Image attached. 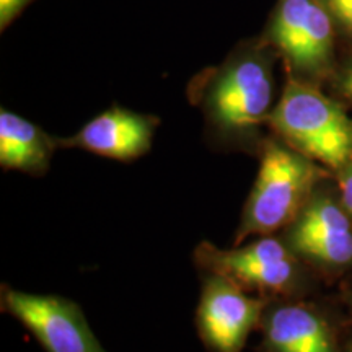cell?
Returning a JSON list of instances; mask_svg holds the SVG:
<instances>
[{
	"instance_id": "obj_1",
	"label": "cell",
	"mask_w": 352,
	"mask_h": 352,
	"mask_svg": "<svg viewBox=\"0 0 352 352\" xmlns=\"http://www.w3.org/2000/svg\"><path fill=\"white\" fill-rule=\"evenodd\" d=\"M277 52L261 34L243 39L212 67L188 83V100L204 120L206 140L215 151L258 155L274 109Z\"/></svg>"
},
{
	"instance_id": "obj_2",
	"label": "cell",
	"mask_w": 352,
	"mask_h": 352,
	"mask_svg": "<svg viewBox=\"0 0 352 352\" xmlns=\"http://www.w3.org/2000/svg\"><path fill=\"white\" fill-rule=\"evenodd\" d=\"M258 158V176L241 212L235 246L250 236L274 235L277 230H284L327 178L318 162L276 135H267Z\"/></svg>"
},
{
	"instance_id": "obj_3",
	"label": "cell",
	"mask_w": 352,
	"mask_h": 352,
	"mask_svg": "<svg viewBox=\"0 0 352 352\" xmlns=\"http://www.w3.org/2000/svg\"><path fill=\"white\" fill-rule=\"evenodd\" d=\"M267 127L277 139L334 173L352 158V120L315 83L289 77Z\"/></svg>"
},
{
	"instance_id": "obj_4",
	"label": "cell",
	"mask_w": 352,
	"mask_h": 352,
	"mask_svg": "<svg viewBox=\"0 0 352 352\" xmlns=\"http://www.w3.org/2000/svg\"><path fill=\"white\" fill-rule=\"evenodd\" d=\"M336 30L321 0H277L261 36L283 57L289 77L318 85L336 70Z\"/></svg>"
},
{
	"instance_id": "obj_5",
	"label": "cell",
	"mask_w": 352,
	"mask_h": 352,
	"mask_svg": "<svg viewBox=\"0 0 352 352\" xmlns=\"http://www.w3.org/2000/svg\"><path fill=\"white\" fill-rule=\"evenodd\" d=\"M195 261L201 272H217L248 292L267 298L296 297L305 285L303 261L284 239L274 235L228 250L201 241L195 250Z\"/></svg>"
},
{
	"instance_id": "obj_6",
	"label": "cell",
	"mask_w": 352,
	"mask_h": 352,
	"mask_svg": "<svg viewBox=\"0 0 352 352\" xmlns=\"http://www.w3.org/2000/svg\"><path fill=\"white\" fill-rule=\"evenodd\" d=\"M283 239L302 259L324 272H344L352 267V217L342 204L338 186L324 179L297 217L284 228Z\"/></svg>"
},
{
	"instance_id": "obj_7",
	"label": "cell",
	"mask_w": 352,
	"mask_h": 352,
	"mask_svg": "<svg viewBox=\"0 0 352 352\" xmlns=\"http://www.w3.org/2000/svg\"><path fill=\"white\" fill-rule=\"evenodd\" d=\"M196 327L210 352H241L253 329H259L271 298L253 296L228 277L202 272Z\"/></svg>"
},
{
	"instance_id": "obj_8",
	"label": "cell",
	"mask_w": 352,
	"mask_h": 352,
	"mask_svg": "<svg viewBox=\"0 0 352 352\" xmlns=\"http://www.w3.org/2000/svg\"><path fill=\"white\" fill-rule=\"evenodd\" d=\"M0 307L33 334L46 352H108L91 331L82 308L60 296H43L3 284Z\"/></svg>"
},
{
	"instance_id": "obj_9",
	"label": "cell",
	"mask_w": 352,
	"mask_h": 352,
	"mask_svg": "<svg viewBox=\"0 0 352 352\" xmlns=\"http://www.w3.org/2000/svg\"><path fill=\"white\" fill-rule=\"evenodd\" d=\"M160 118L111 107L69 138H56L59 148H82L116 162H132L152 148Z\"/></svg>"
},
{
	"instance_id": "obj_10",
	"label": "cell",
	"mask_w": 352,
	"mask_h": 352,
	"mask_svg": "<svg viewBox=\"0 0 352 352\" xmlns=\"http://www.w3.org/2000/svg\"><path fill=\"white\" fill-rule=\"evenodd\" d=\"M259 331L263 352H347L328 316L292 297L271 298Z\"/></svg>"
},
{
	"instance_id": "obj_11",
	"label": "cell",
	"mask_w": 352,
	"mask_h": 352,
	"mask_svg": "<svg viewBox=\"0 0 352 352\" xmlns=\"http://www.w3.org/2000/svg\"><path fill=\"white\" fill-rule=\"evenodd\" d=\"M56 148H59L56 135L47 134L20 114L2 108L0 165L3 170H19L32 176L46 175Z\"/></svg>"
},
{
	"instance_id": "obj_12",
	"label": "cell",
	"mask_w": 352,
	"mask_h": 352,
	"mask_svg": "<svg viewBox=\"0 0 352 352\" xmlns=\"http://www.w3.org/2000/svg\"><path fill=\"white\" fill-rule=\"evenodd\" d=\"M338 30L352 39V0H321Z\"/></svg>"
},
{
	"instance_id": "obj_13",
	"label": "cell",
	"mask_w": 352,
	"mask_h": 352,
	"mask_svg": "<svg viewBox=\"0 0 352 352\" xmlns=\"http://www.w3.org/2000/svg\"><path fill=\"white\" fill-rule=\"evenodd\" d=\"M34 0H0V30L6 32Z\"/></svg>"
},
{
	"instance_id": "obj_14",
	"label": "cell",
	"mask_w": 352,
	"mask_h": 352,
	"mask_svg": "<svg viewBox=\"0 0 352 352\" xmlns=\"http://www.w3.org/2000/svg\"><path fill=\"white\" fill-rule=\"evenodd\" d=\"M336 179L342 204L352 217V158L340 171H336Z\"/></svg>"
},
{
	"instance_id": "obj_15",
	"label": "cell",
	"mask_w": 352,
	"mask_h": 352,
	"mask_svg": "<svg viewBox=\"0 0 352 352\" xmlns=\"http://www.w3.org/2000/svg\"><path fill=\"white\" fill-rule=\"evenodd\" d=\"M333 80L338 94L352 103V59L336 67L333 74Z\"/></svg>"
},
{
	"instance_id": "obj_16",
	"label": "cell",
	"mask_w": 352,
	"mask_h": 352,
	"mask_svg": "<svg viewBox=\"0 0 352 352\" xmlns=\"http://www.w3.org/2000/svg\"><path fill=\"white\" fill-rule=\"evenodd\" d=\"M347 302H349V307H351V310H352V290L349 294H347Z\"/></svg>"
}]
</instances>
